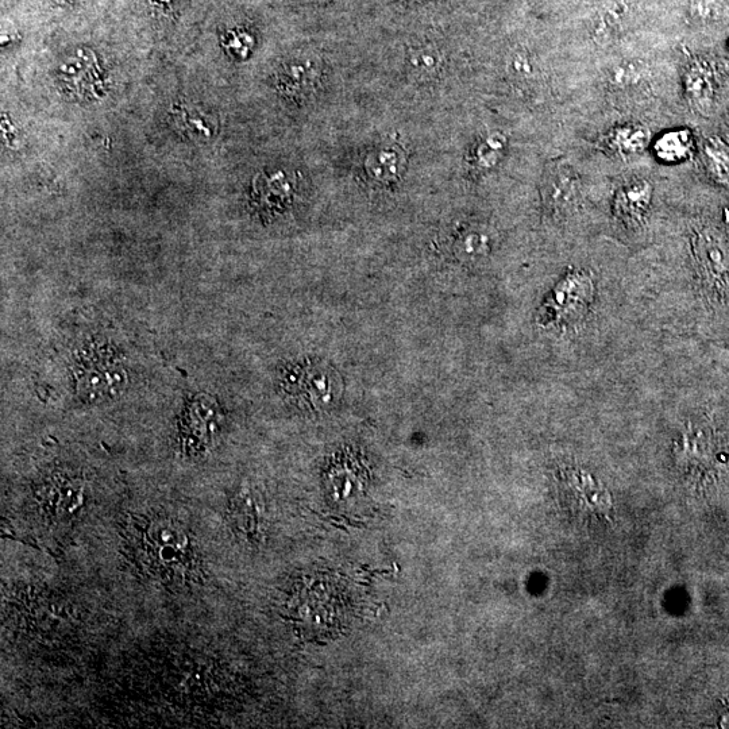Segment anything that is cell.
I'll use <instances>...</instances> for the list:
<instances>
[{
	"instance_id": "obj_15",
	"label": "cell",
	"mask_w": 729,
	"mask_h": 729,
	"mask_svg": "<svg viewBox=\"0 0 729 729\" xmlns=\"http://www.w3.org/2000/svg\"><path fill=\"white\" fill-rule=\"evenodd\" d=\"M489 249V238L485 234L472 231L461 242V252L468 257L484 256Z\"/></svg>"
},
{
	"instance_id": "obj_4",
	"label": "cell",
	"mask_w": 729,
	"mask_h": 729,
	"mask_svg": "<svg viewBox=\"0 0 729 729\" xmlns=\"http://www.w3.org/2000/svg\"><path fill=\"white\" fill-rule=\"evenodd\" d=\"M126 369L121 365L103 364L102 368H94L87 370L80 377L79 389L83 399L88 401H103L114 399L115 396L121 395L127 387Z\"/></svg>"
},
{
	"instance_id": "obj_3",
	"label": "cell",
	"mask_w": 729,
	"mask_h": 729,
	"mask_svg": "<svg viewBox=\"0 0 729 729\" xmlns=\"http://www.w3.org/2000/svg\"><path fill=\"white\" fill-rule=\"evenodd\" d=\"M716 72L707 60L690 61L684 73V90L686 100L693 110L700 114H708L712 110L716 98Z\"/></svg>"
},
{
	"instance_id": "obj_18",
	"label": "cell",
	"mask_w": 729,
	"mask_h": 729,
	"mask_svg": "<svg viewBox=\"0 0 729 729\" xmlns=\"http://www.w3.org/2000/svg\"><path fill=\"white\" fill-rule=\"evenodd\" d=\"M67 2H73V0H67Z\"/></svg>"
},
{
	"instance_id": "obj_16",
	"label": "cell",
	"mask_w": 729,
	"mask_h": 729,
	"mask_svg": "<svg viewBox=\"0 0 729 729\" xmlns=\"http://www.w3.org/2000/svg\"><path fill=\"white\" fill-rule=\"evenodd\" d=\"M439 60L441 59L437 52L432 49H424L414 54L411 63L420 73H431L437 69Z\"/></svg>"
},
{
	"instance_id": "obj_6",
	"label": "cell",
	"mask_w": 729,
	"mask_h": 729,
	"mask_svg": "<svg viewBox=\"0 0 729 729\" xmlns=\"http://www.w3.org/2000/svg\"><path fill=\"white\" fill-rule=\"evenodd\" d=\"M651 199H653L651 184L646 180H638L624 185L617 192L613 208H615L616 215L624 222L636 225V223L642 222L650 207Z\"/></svg>"
},
{
	"instance_id": "obj_14",
	"label": "cell",
	"mask_w": 729,
	"mask_h": 729,
	"mask_svg": "<svg viewBox=\"0 0 729 729\" xmlns=\"http://www.w3.org/2000/svg\"><path fill=\"white\" fill-rule=\"evenodd\" d=\"M644 75L643 68L636 63H624L611 72L612 86L628 88L638 86Z\"/></svg>"
},
{
	"instance_id": "obj_11",
	"label": "cell",
	"mask_w": 729,
	"mask_h": 729,
	"mask_svg": "<svg viewBox=\"0 0 729 729\" xmlns=\"http://www.w3.org/2000/svg\"><path fill=\"white\" fill-rule=\"evenodd\" d=\"M256 194L266 206L279 207L289 199L291 187L281 173L275 176H260L256 181Z\"/></svg>"
},
{
	"instance_id": "obj_13",
	"label": "cell",
	"mask_w": 729,
	"mask_h": 729,
	"mask_svg": "<svg viewBox=\"0 0 729 729\" xmlns=\"http://www.w3.org/2000/svg\"><path fill=\"white\" fill-rule=\"evenodd\" d=\"M505 145V138L501 134H492L477 149V160L478 164L484 168L495 167L499 162L501 156H503Z\"/></svg>"
},
{
	"instance_id": "obj_5",
	"label": "cell",
	"mask_w": 729,
	"mask_h": 729,
	"mask_svg": "<svg viewBox=\"0 0 729 729\" xmlns=\"http://www.w3.org/2000/svg\"><path fill=\"white\" fill-rule=\"evenodd\" d=\"M580 195V180L570 167H558L550 172L543 185L547 210L554 215L572 211Z\"/></svg>"
},
{
	"instance_id": "obj_1",
	"label": "cell",
	"mask_w": 729,
	"mask_h": 729,
	"mask_svg": "<svg viewBox=\"0 0 729 729\" xmlns=\"http://www.w3.org/2000/svg\"><path fill=\"white\" fill-rule=\"evenodd\" d=\"M148 549L150 558L158 561L161 569L177 570L179 567H187L188 550H191L187 542V536L169 523H156L149 527Z\"/></svg>"
},
{
	"instance_id": "obj_7",
	"label": "cell",
	"mask_w": 729,
	"mask_h": 729,
	"mask_svg": "<svg viewBox=\"0 0 729 729\" xmlns=\"http://www.w3.org/2000/svg\"><path fill=\"white\" fill-rule=\"evenodd\" d=\"M650 141V131L639 125L615 127L603 137V146L616 156H634L642 152Z\"/></svg>"
},
{
	"instance_id": "obj_10",
	"label": "cell",
	"mask_w": 729,
	"mask_h": 729,
	"mask_svg": "<svg viewBox=\"0 0 729 729\" xmlns=\"http://www.w3.org/2000/svg\"><path fill=\"white\" fill-rule=\"evenodd\" d=\"M567 492L572 495L573 500L584 505L594 504L596 507H605V491L594 485L592 478L584 474L573 473L566 482Z\"/></svg>"
},
{
	"instance_id": "obj_12",
	"label": "cell",
	"mask_w": 729,
	"mask_h": 729,
	"mask_svg": "<svg viewBox=\"0 0 729 729\" xmlns=\"http://www.w3.org/2000/svg\"><path fill=\"white\" fill-rule=\"evenodd\" d=\"M366 168L377 180H392L399 173V156L392 150H378V152L370 154L366 161Z\"/></svg>"
},
{
	"instance_id": "obj_2",
	"label": "cell",
	"mask_w": 729,
	"mask_h": 729,
	"mask_svg": "<svg viewBox=\"0 0 729 729\" xmlns=\"http://www.w3.org/2000/svg\"><path fill=\"white\" fill-rule=\"evenodd\" d=\"M216 405L207 397H198L189 407L183 427L184 447L188 453H202L210 446L219 424Z\"/></svg>"
},
{
	"instance_id": "obj_8",
	"label": "cell",
	"mask_w": 729,
	"mask_h": 729,
	"mask_svg": "<svg viewBox=\"0 0 729 729\" xmlns=\"http://www.w3.org/2000/svg\"><path fill=\"white\" fill-rule=\"evenodd\" d=\"M693 148L692 131L678 129L662 134L654 144V153L658 160L675 164L686 160L692 154Z\"/></svg>"
},
{
	"instance_id": "obj_9",
	"label": "cell",
	"mask_w": 729,
	"mask_h": 729,
	"mask_svg": "<svg viewBox=\"0 0 729 729\" xmlns=\"http://www.w3.org/2000/svg\"><path fill=\"white\" fill-rule=\"evenodd\" d=\"M704 162L713 179L729 189V148L720 138L712 137L705 141Z\"/></svg>"
},
{
	"instance_id": "obj_17",
	"label": "cell",
	"mask_w": 729,
	"mask_h": 729,
	"mask_svg": "<svg viewBox=\"0 0 729 729\" xmlns=\"http://www.w3.org/2000/svg\"><path fill=\"white\" fill-rule=\"evenodd\" d=\"M177 2L180 3V0H153L154 5L162 7V9H172L177 5Z\"/></svg>"
}]
</instances>
